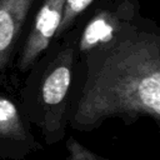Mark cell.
Returning <instances> with one entry per match:
<instances>
[{
    "label": "cell",
    "instance_id": "cell-1",
    "mask_svg": "<svg viewBox=\"0 0 160 160\" xmlns=\"http://www.w3.org/2000/svg\"><path fill=\"white\" fill-rule=\"evenodd\" d=\"M111 118H149L160 134V26L140 15L111 41L78 58L68 126L89 132Z\"/></svg>",
    "mask_w": 160,
    "mask_h": 160
},
{
    "label": "cell",
    "instance_id": "cell-2",
    "mask_svg": "<svg viewBox=\"0 0 160 160\" xmlns=\"http://www.w3.org/2000/svg\"><path fill=\"white\" fill-rule=\"evenodd\" d=\"M78 26L56 39L26 72L19 91L21 110L46 145L64 140L69 95L78 62Z\"/></svg>",
    "mask_w": 160,
    "mask_h": 160
},
{
    "label": "cell",
    "instance_id": "cell-3",
    "mask_svg": "<svg viewBox=\"0 0 160 160\" xmlns=\"http://www.w3.org/2000/svg\"><path fill=\"white\" fill-rule=\"evenodd\" d=\"M140 15L139 0H106L90 10L78 25V58L111 41Z\"/></svg>",
    "mask_w": 160,
    "mask_h": 160
},
{
    "label": "cell",
    "instance_id": "cell-4",
    "mask_svg": "<svg viewBox=\"0 0 160 160\" xmlns=\"http://www.w3.org/2000/svg\"><path fill=\"white\" fill-rule=\"evenodd\" d=\"M65 0H42L36 6L25 38L18 50L15 66L28 72L36 60L56 39L64 14Z\"/></svg>",
    "mask_w": 160,
    "mask_h": 160
},
{
    "label": "cell",
    "instance_id": "cell-5",
    "mask_svg": "<svg viewBox=\"0 0 160 160\" xmlns=\"http://www.w3.org/2000/svg\"><path fill=\"white\" fill-rule=\"evenodd\" d=\"M42 148L31 131V124L25 118L19 99L0 92V158L25 160Z\"/></svg>",
    "mask_w": 160,
    "mask_h": 160
},
{
    "label": "cell",
    "instance_id": "cell-6",
    "mask_svg": "<svg viewBox=\"0 0 160 160\" xmlns=\"http://www.w3.org/2000/svg\"><path fill=\"white\" fill-rule=\"evenodd\" d=\"M39 0H0V75L19 50L20 39L29 25Z\"/></svg>",
    "mask_w": 160,
    "mask_h": 160
},
{
    "label": "cell",
    "instance_id": "cell-7",
    "mask_svg": "<svg viewBox=\"0 0 160 160\" xmlns=\"http://www.w3.org/2000/svg\"><path fill=\"white\" fill-rule=\"evenodd\" d=\"M106 0H65L64 14L61 19L60 28L58 30L56 39L62 38L66 32L76 28L82 18L94 8L105 2ZM55 39V40H56Z\"/></svg>",
    "mask_w": 160,
    "mask_h": 160
},
{
    "label": "cell",
    "instance_id": "cell-8",
    "mask_svg": "<svg viewBox=\"0 0 160 160\" xmlns=\"http://www.w3.org/2000/svg\"><path fill=\"white\" fill-rule=\"evenodd\" d=\"M65 149H66L65 160H114L95 154L89 148L82 145L79 140H76L74 136H68L65 141Z\"/></svg>",
    "mask_w": 160,
    "mask_h": 160
}]
</instances>
